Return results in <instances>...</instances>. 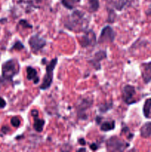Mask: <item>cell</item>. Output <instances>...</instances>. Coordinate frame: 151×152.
I'll return each instance as SVG.
<instances>
[{
	"label": "cell",
	"mask_w": 151,
	"mask_h": 152,
	"mask_svg": "<svg viewBox=\"0 0 151 152\" xmlns=\"http://www.w3.org/2000/svg\"><path fill=\"white\" fill-rule=\"evenodd\" d=\"M10 122H11L12 126H13V127H15V128H18L19 126H20V124H21L20 120H19V119L18 118V117H12Z\"/></svg>",
	"instance_id": "obj_22"
},
{
	"label": "cell",
	"mask_w": 151,
	"mask_h": 152,
	"mask_svg": "<svg viewBox=\"0 0 151 152\" xmlns=\"http://www.w3.org/2000/svg\"><path fill=\"white\" fill-rule=\"evenodd\" d=\"M19 24L22 25L23 27H25V28H32V25H30V24L25 20H21L20 22H19Z\"/></svg>",
	"instance_id": "obj_23"
},
{
	"label": "cell",
	"mask_w": 151,
	"mask_h": 152,
	"mask_svg": "<svg viewBox=\"0 0 151 152\" xmlns=\"http://www.w3.org/2000/svg\"><path fill=\"white\" fill-rule=\"evenodd\" d=\"M99 3L98 0H89V10L95 12L99 9Z\"/></svg>",
	"instance_id": "obj_19"
},
{
	"label": "cell",
	"mask_w": 151,
	"mask_h": 152,
	"mask_svg": "<svg viewBox=\"0 0 151 152\" xmlns=\"http://www.w3.org/2000/svg\"><path fill=\"white\" fill-rule=\"evenodd\" d=\"M90 148H91L92 150H94V151H96V150L98 149V148H99V146H98V145H96V144L93 143V144H91V145H90Z\"/></svg>",
	"instance_id": "obj_25"
},
{
	"label": "cell",
	"mask_w": 151,
	"mask_h": 152,
	"mask_svg": "<svg viewBox=\"0 0 151 152\" xmlns=\"http://www.w3.org/2000/svg\"><path fill=\"white\" fill-rule=\"evenodd\" d=\"M78 142H79L80 144H82V145H85V142H84V139H80L79 140H78Z\"/></svg>",
	"instance_id": "obj_26"
},
{
	"label": "cell",
	"mask_w": 151,
	"mask_h": 152,
	"mask_svg": "<svg viewBox=\"0 0 151 152\" xmlns=\"http://www.w3.org/2000/svg\"><path fill=\"white\" fill-rule=\"evenodd\" d=\"M143 113L145 117L151 118V98L145 101L143 107Z\"/></svg>",
	"instance_id": "obj_16"
},
{
	"label": "cell",
	"mask_w": 151,
	"mask_h": 152,
	"mask_svg": "<svg viewBox=\"0 0 151 152\" xmlns=\"http://www.w3.org/2000/svg\"><path fill=\"white\" fill-rule=\"evenodd\" d=\"M107 56V53L105 50H100V51L97 52L96 54L94 55V57L92 60L90 61V63L96 68V70H99L101 68L100 62L105 59Z\"/></svg>",
	"instance_id": "obj_10"
},
{
	"label": "cell",
	"mask_w": 151,
	"mask_h": 152,
	"mask_svg": "<svg viewBox=\"0 0 151 152\" xmlns=\"http://www.w3.org/2000/svg\"><path fill=\"white\" fill-rule=\"evenodd\" d=\"M19 65L18 62L15 59L7 61L2 65L1 74L3 78L7 80H12L14 76L19 73Z\"/></svg>",
	"instance_id": "obj_2"
},
{
	"label": "cell",
	"mask_w": 151,
	"mask_h": 152,
	"mask_svg": "<svg viewBox=\"0 0 151 152\" xmlns=\"http://www.w3.org/2000/svg\"><path fill=\"white\" fill-rule=\"evenodd\" d=\"M88 23V20L83 12L75 10L66 19L65 25L68 29L70 31H80L87 28Z\"/></svg>",
	"instance_id": "obj_1"
},
{
	"label": "cell",
	"mask_w": 151,
	"mask_h": 152,
	"mask_svg": "<svg viewBox=\"0 0 151 152\" xmlns=\"http://www.w3.org/2000/svg\"><path fill=\"white\" fill-rule=\"evenodd\" d=\"M27 79L28 80H33L35 84H37L39 81V78L37 75V71L35 68L29 66L27 68Z\"/></svg>",
	"instance_id": "obj_14"
},
{
	"label": "cell",
	"mask_w": 151,
	"mask_h": 152,
	"mask_svg": "<svg viewBox=\"0 0 151 152\" xmlns=\"http://www.w3.org/2000/svg\"><path fill=\"white\" fill-rule=\"evenodd\" d=\"M135 94H136V90L133 86L130 85L124 86L122 90V99L124 102L128 105L136 102V100L134 99Z\"/></svg>",
	"instance_id": "obj_7"
},
{
	"label": "cell",
	"mask_w": 151,
	"mask_h": 152,
	"mask_svg": "<svg viewBox=\"0 0 151 152\" xmlns=\"http://www.w3.org/2000/svg\"><path fill=\"white\" fill-rule=\"evenodd\" d=\"M112 108V102H108V103L102 104L99 106V110L101 112H107L109 109Z\"/></svg>",
	"instance_id": "obj_20"
},
{
	"label": "cell",
	"mask_w": 151,
	"mask_h": 152,
	"mask_svg": "<svg viewBox=\"0 0 151 152\" xmlns=\"http://www.w3.org/2000/svg\"><path fill=\"white\" fill-rule=\"evenodd\" d=\"M114 128H115L114 121H106L101 125V130L103 131V132L113 130Z\"/></svg>",
	"instance_id": "obj_17"
},
{
	"label": "cell",
	"mask_w": 151,
	"mask_h": 152,
	"mask_svg": "<svg viewBox=\"0 0 151 152\" xmlns=\"http://www.w3.org/2000/svg\"><path fill=\"white\" fill-rule=\"evenodd\" d=\"M108 6L111 8H115L121 10L126 4V0H105Z\"/></svg>",
	"instance_id": "obj_13"
},
{
	"label": "cell",
	"mask_w": 151,
	"mask_h": 152,
	"mask_svg": "<svg viewBox=\"0 0 151 152\" xmlns=\"http://www.w3.org/2000/svg\"><path fill=\"white\" fill-rule=\"evenodd\" d=\"M93 104V99L88 98H83L78 100L76 104V109L78 112V116L81 120L87 119L86 111L91 107Z\"/></svg>",
	"instance_id": "obj_5"
},
{
	"label": "cell",
	"mask_w": 151,
	"mask_h": 152,
	"mask_svg": "<svg viewBox=\"0 0 151 152\" xmlns=\"http://www.w3.org/2000/svg\"><path fill=\"white\" fill-rule=\"evenodd\" d=\"M79 1L80 0H62L63 5L68 9H73Z\"/></svg>",
	"instance_id": "obj_18"
},
{
	"label": "cell",
	"mask_w": 151,
	"mask_h": 152,
	"mask_svg": "<svg viewBox=\"0 0 151 152\" xmlns=\"http://www.w3.org/2000/svg\"><path fill=\"white\" fill-rule=\"evenodd\" d=\"M78 151H85V149H84V148H82V149H81H81H79Z\"/></svg>",
	"instance_id": "obj_27"
},
{
	"label": "cell",
	"mask_w": 151,
	"mask_h": 152,
	"mask_svg": "<svg viewBox=\"0 0 151 152\" xmlns=\"http://www.w3.org/2000/svg\"><path fill=\"white\" fill-rule=\"evenodd\" d=\"M24 48V45L21 42L17 41L14 45H13V47L11 48L10 50H21Z\"/></svg>",
	"instance_id": "obj_21"
},
{
	"label": "cell",
	"mask_w": 151,
	"mask_h": 152,
	"mask_svg": "<svg viewBox=\"0 0 151 152\" xmlns=\"http://www.w3.org/2000/svg\"><path fill=\"white\" fill-rule=\"evenodd\" d=\"M142 75L144 82L148 83L151 81V62L143 63L141 66Z\"/></svg>",
	"instance_id": "obj_11"
},
{
	"label": "cell",
	"mask_w": 151,
	"mask_h": 152,
	"mask_svg": "<svg viewBox=\"0 0 151 152\" xmlns=\"http://www.w3.org/2000/svg\"><path fill=\"white\" fill-rule=\"evenodd\" d=\"M96 41V34L92 30L86 31L84 35L81 36L79 42L82 47L86 48L88 46H94Z\"/></svg>",
	"instance_id": "obj_6"
},
{
	"label": "cell",
	"mask_w": 151,
	"mask_h": 152,
	"mask_svg": "<svg viewBox=\"0 0 151 152\" xmlns=\"http://www.w3.org/2000/svg\"><path fill=\"white\" fill-rule=\"evenodd\" d=\"M31 114H32V116L33 117V119H34V123H33L34 129L38 132H42L43 128H44V123H45L44 120L38 118V113L36 110H33V111H31Z\"/></svg>",
	"instance_id": "obj_12"
},
{
	"label": "cell",
	"mask_w": 151,
	"mask_h": 152,
	"mask_svg": "<svg viewBox=\"0 0 151 152\" xmlns=\"http://www.w3.org/2000/svg\"><path fill=\"white\" fill-rule=\"evenodd\" d=\"M5 106H6V102L4 100V99L0 97V109L4 108Z\"/></svg>",
	"instance_id": "obj_24"
},
{
	"label": "cell",
	"mask_w": 151,
	"mask_h": 152,
	"mask_svg": "<svg viewBox=\"0 0 151 152\" xmlns=\"http://www.w3.org/2000/svg\"><path fill=\"white\" fill-rule=\"evenodd\" d=\"M140 133L142 137H149L151 135V123H147L144 125L141 129Z\"/></svg>",
	"instance_id": "obj_15"
},
{
	"label": "cell",
	"mask_w": 151,
	"mask_h": 152,
	"mask_svg": "<svg viewBox=\"0 0 151 152\" xmlns=\"http://www.w3.org/2000/svg\"><path fill=\"white\" fill-rule=\"evenodd\" d=\"M58 59L56 58L52 59L50 61V63L47 65L46 67V74L44 76V79L41 85L40 86V89L41 90H46L48 89L51 86L52 83H53V71L55 69L56 64H57Z\"/></svg>",
	"instance_id": "obj_3"
},
{
	"label": "cell",
	"mask_w": 151,
	"mask_h": 152,
	"mask_svg": "<svg viewBox=\"0 0 151 152\" xmlns=\"http://www.w3.org/2000/svg\"><path fill=\"white\" fill-rule=\"evenodd\" d=\"M115 34L113 28L110 26H106L102 29L99 37V42H112L115 39Z\"/></svg>",
	"instance_id": "obj_8"
},
{
	"label": "cell",
	"mask_w": 151,
	"mask_h": 152,
	"mask_svg": "<svg viewBox=\"0 0 151 152\" xmlns=\"http://www.w3.org/2000/svg\"><path fill=\"white\" fill-rule=\"evenodd\" d=\"M128 146V143L116 137H112L107 142V148L110 151H122Z\"/></svg>",
	"instance_id": "obj_4"
},
{
	"label": "cell",
	"mask_w": 151,
	"mask_h": 152,
	"mask_svg": "<svg viewBox=\"0 0 151 152\" xmlns=\"http://www.w3.org/2000/svg\"><path fill=\"white\" fill-rule=\"evenodd\" d=\"M29 45L33 52H37L45 46L46 41L38 35H33L30 38Z\"/></svg>",
	"instance_id": "obj_9"
}]
</instances>
